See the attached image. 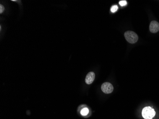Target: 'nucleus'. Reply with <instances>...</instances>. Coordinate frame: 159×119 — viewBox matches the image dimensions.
<instances>
[{"label":"nucleus","mask_w":159,"mask_h":119,"mask_svg":"<svg viewBox=\"0 0 159 119\" xmlns=\"http://www.w3.org/2000/svg\"><path fill=\"white\" fill-rule=\"evenodd\" d=\"M155 114V111L150 107H145L142 110V116L145 119H152Z\"/></svg>","instance_id":"1"},{"label":"nucleus","mask_w":159,"mask_h":119,"mask_svg":"<svg viewBox=\"0 0 159 119\" xmlns=\"http://www.w3.org/2000/svg\"><path fill=\"white\" fill-rule=\"evenodd\" d=\"M125 39L129 43H134L137 42L138 36L133 31H127L124 33Z\"/></svg>","instance_id":"2"},{"label":"nucleus","mask_w":159,"mask_h":119,"mask_svg":"<svg viewBox=\"0 0 159 119\" xmlns=\"http://www.w3.org/2000/svg\"><path fill=\"white\" fill-rule=\"evenodd\" d=\"M101 89L104 93L109 94L112 93L114 91V87L110 82H105L102 85Z\"/></svg>","instance_id":"3"},{"label":"nucleus","mask_w":159,"mask_h":119,"mask_svg":"<svg viewBox=\"0 0 159 119\" xmlns=\"http://www.w3.org/2000/svg\"><path fill=\"white\" fill-rule=\"evenodd\" d=\"M150 30L152 33H156L159 31V23L155 21H152L150 25Z\"/></svg>","instance_id":"4"},{"label":"nucleus","mask_w":159,"mask_h":119,"mask_svg":"<svg viewBox=\"0 0 159 119\" xmlns=\"http://www.w3.org/2000/svg\"><path fill=\"white\" fill-rule=\"evenodd\" d=\"M95 79V74L94 72H89L85 78V82L87 84H91L94 81Z\"/></svg>","instance_id":"5"},{"label":"nucleus","mask_w":159,"mask_h":119,"mask_svg":"<svg viewBox=\"0 0 159 119\" xmlns=\"http://www.w3.org/2000/svg\"><path fill=\"white\" fill-rule=\"evenodd\" d=\"M89 109L87 108H84L81 111V114L82 116H86L88 114Z\"/></svg>","instance_id":"6"},{"label":"nucleus","mask_w":159,"mask_h":119,"mask_svg":"<svg viewBox=\"0 0 159 119\" xmlns=\"http://www.w3.org/2000/svg\"><path fill=\"white\" fill-rule=\"evenodd\" d=\"M118 9V7L117 6V5H113L111 8V11L112 13H115V11H117Z\"/></svg>","instance_id":"7"},{"label":"nucleus","mask_w":159,"mask_h":119,"mask_svg":"<svg viewBox=\"0 0 159 119\" xmlns=\"http://www.w3.org/2000/svg\"><path fill=\"white\" fill-rule=\"evenodd\" d=\"M119 4H120L121 6H125V5L127 4V1H121L119 2Z\"/></svg>","instance_id":"8"},{"label":"nucleus","mask_w":159,"mask_h":119,"mask_svg":"<svg viewBox=\"0 0 159 119\" xmlns=\"http://www.w3.org/2000/svg\"><path fill=\"white\" fill-rule=\"evenodd\" d=\"M4 10V7L2 5H0V13H2Z\"/></svg>","instance_id":"9"}]
</instances>
